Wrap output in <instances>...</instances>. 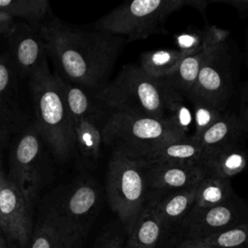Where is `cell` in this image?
<instances>
[{
	"label": "cell",
	"mask_w": 248,
	"mask_h": 248,
	"mask_svg": "<svg viewBox=\"0 0 248 248\" xmlns=\"http://www.w3.org/2000/svg\"><path fill=\"white\" fill-rule=\"evenodd\" d=\"M46 53L65 80L96 93L108 81L126 39L100 30L72 27L59 19L40 23Z\"/></svg>",
	"instance_id": "6da1fadb"
},
{
	"label": "cell",
	"mask_w": 248,
	"mask_h": 248,
	"mask_svg": "<svg viewBox=\"0 0 248 248\" xmlns=\"http://www.w3.org/2000/svg\"><path fill=\"white\" fill-rule=\"evenodd\" d=\"M173 88L165 78L147 75L140 66L125 64L116 77L94 93L109 111L165 120L166 106Z\"/></svg>",
	"instance_id": "7a4b0ae2"
},
{
	"label": "cell",
	"mask_w": 248,
	"mask_h": 248,
	"mask_svg": "<svg viewBox=\"0 0 248 248\" xmlns=\"http://www.w3.org/2000/svg\"><path fill=\"white\" fill-rule=\"evenodd\" d=\"M35 125L39 135L48 144L52 154L65 161L76 149L74 125L62 96L59 76L48 67L30 78Z\"/></svg>",
	"instance_id": "3957f363"
},
{
	"label": "cell",
	"mask_w": 248,
	"mask_h": 248,
	"mask_svg": "<svg viewBox=\"0 0 248 248\" xmlns=\"http://www.w3.org/2000/svg\"><path fill=\"white\" fill-rule=\"evenodd\" d=\"M207 0H134L125 2L93 23L96 30L122 36L126 43L166 34V20L175 11L191 6L203 14Z\"/></svg>",
	"instance_id": "277c9868"
},
{
	"label": "cell",
	"mask_w": 248,
	"mask_h": 248,
	"mask_svg": "<svg viewBox=\"0 0 248 248\" xmlns=\"http://www.w3.org/2000/svg\"><path fill=\"white\" fill-rule=\"evenodd\" d=\"M106 190L110 208L129 234L148 196L144 170L139 161L119 150H112L108 164Z\"/></svg>",
	"instance_id": "5b68a950"
},
{
	"label": "cell",
	"mask_w": 248,
	"mask_h": 248,
	"mask_svg": "<svg viewBox=\"0 0 248 248\" xmlns=\"http://www.w3.org/2000/svg\"><path fill=\"white\" fill-rule=\"evenodd\" d=\"M183 137L168 122L123 112H109L102 128L103 142L129 156Z\"/></svg>",
	"instance_id": "8992f818"
},
{
	"label": "cell",
	"mask_w": 248,
	"mask_h": 248,
	"mask_svg": "<svg viewBox=\"0 0 248 248\" xmlns=\"http://www.w3.org/2000/svg\"><path fill=\"white\" fill-rule=\"evenodd\" d=\"M99 202L100 192L97 183L91 177L79 179L50 209L46 220L71 242L80 247L93 223Z\"/></svg>",
	"instance_id": "52a82bcc"
},
{
	"label": "cell",
	"mask_w": 248,
	"mask_h": 248,
	"mask_svg": "<svg viewBox=\"0 0 248 248\" xmlns=\"http://www.w3.org/2000/svg\"><path fill=\"white\" fill-rule=\"evenodd\" d=\"M232 64V52L228 41L213 46L204 57L188 95L203 99L222 111L227 110L233 91Z\"/></svg>",
	"instance_id": "ba28073f"
},
{
	"label": "cell",
	"mask_w": 248,
	"mask_h": 248,
	"mask_svg": "<svg viewBox=\"0 0 248 248\" xmlns=\"http://www.w3.org/2000/svg\"><path fill=\"white\" fill-rule=\"evenodd\" d=\"M246 222H248V208L235 196L215 206L192 207L178 225L187 236L186 239H202Z\"/></svg>",
	"instance_id": "9c48e42d"
},
{
	"label": "cell",
	"mask_w": 248,
	"mask_h": 248,
	"mask_svg": "<svg viewBox=\"0 0 248 248\" xmlns=\"http://www.w3.org/2000/svg\"><path fill=\"white\" fill-rule=\"evenodd\" d=\"M42 144L35 127L26 130L15 145L9 178L30 202L42 181Z\"/></svg>",
	"instance_id": "30bf717a"
},
{
	"label": "cell",
	"mask_w": 248,
	"mask_h": 248,
	"mask_svg": "<svg viewBox=\"0 0 248 248\" xmlns=\"http://www.w3.org/2000/svg\"><path fill=\"white\" fill-rule=\"evenodd\" d=\"M17 22L10 40L13 63L23 75L30 78L47 67L46 49L40 24Z\"/></svg>",
	"instance_id": "8fae6325"
},
{
	"label": "cell",
	"mask_w": 248,
	"mask_h": 248,
	"mask_svg": "<svg viewBox=\"0 0 248 248\" xmlns=\"http://www.w3.org/2000/svg\"><path fill=\"white\" fill-rule=\"evenodd\" d=\"M29 203L15 183L3 175L0 185V229L22 245L28 242L32 232Z\"/></svg>",
	"instance_id": "7c38bea8"
},
{
	"label": "cell",
	"mask_w": 248,
	"mask_h": 248,
	"mask_svg": "<svg viewBox=\"0 0 248 248\" xmlns=\"http://www.w3.org/2000/svg\"><path fill=\"white\" fill-rule=\"evenodd\" d=\"M140 165L144 170L148 193L191 188L197 186L206 175L205 169L198 165L171 163Z\"/></svg>",
	"instance_id": "4fadbf2b"
},
{
	"label": "cell",
	"mask_w": 248,
	"mask_h": 248,
	"mask_svg": "<svg viewBox=\"0 0 248 248\" xmlns=\"http://www.w3.org/2000/svg\"><path fill=\"white\" fill-rule=\"evenodd\" d=\"M131 157L137 159L140 164L171 163L198 165L204 168L208 155L200 142L190 136L163 142Z\"/></svg>",
	"instance_id": "5bb4252c"
},
{
	"label": "cell",
	"mask_w": 248,
	"mask_h": 248,
	"mask_svg": "<svg viewBox=\"0 0 248 248\" xmlns=\"http://www.w3.org/2000/svg\"><path fill=\"white\" fill-rule=\"evenodd\" d=\"M197 187L198 185L180 190L150 192L146 203L167 229L174 224H179L189 213L194 205Z\"/></svg>",
	"instance_id": "9a60e30c"
},
{
	"label": "cell",
	"mask_w": 248,
	"mask_h": 248,
	"mask_svg": "<svg viewBox=\"0 0 248 248\" xmlns=\"http://www.w3.org/2000/svg\"><path fill=\"white\" fill-rule=\"evenodd\" d=\"M108 116H86L74 124L76 149L81 165L86 169L96 167L101 156L103 143L102 128Z\"/></svg>",
	"instance_id": "2e32d148"
},
{
	"label": "cell",
	"mask_w": 248,
	"mask_h": 248,
	"mask_svg": "<svg viewBox=\"0 0 248 248\" xmlns=\"http://www.w3.org/2000/svg\"><path fill=\"white\" fill-rule=\"evenodd\" d=\"M243 132L238 115L225 110L222 116L209 127L197 140L207 155L227 146L238 143Z\"/></svg>",
	"instance_id": "e0dca14e"
},
{
	"label": "cell",
	"mask_w": 248,
	"mask_h": 248,
	"mask_svg": "<svg viewBox=\"0 0 248 248\" xmlns=\"http://www.w3.org/2000/svg\"><path fill=\"white\" fill-rule=\"evenodd\" d=\"M59 83L67 111L73 125L86 116H108L109 111L84 88L59 77Z\"/></svg>",
	"instance_id": "ac0fdd59"
},
{
	"label": "cell",
	"mask_w": 248,
	"mask_h": 248,
	"mask_svg": "<svg viewBox=\"0 0 248 248\" xmlns=\"http://www.w3.org/2000/svg\"><path fill=\"white\" fill-rule=\"evenodd\" d=\"M230 30L206 24L202 28L190 27L174 37L177 49L183 54H192L209 49L229 40Z\"/></svg>",
	"instance_id": "d6986e66"
},
{
	"label": "cell",
	"mask_w": 248,
	"mask_h": 248,
	"mask_svg": "<svg viewBox=\"0 0 248 248\" xmlns=\"http://www.w3.org/2000/svg\"><path fill=\"white\" fill-rule=\"evenodd\" d=\"M247 162V152L236 143L210 153L204 163V169L206 174L231 179L245 169Z\"/></svg>",
	"instance_id": "ffe728a7"
},
{
	"label": "cell",
	"mask_w": 248,
	"mask_h": 248,
	"mask_svg": "<svg viewBox=\"0 0 248 248\" xmlns=\"http://www.w3.org/2000/svg\"><path fill=\"white\" fill-rule=\"evenodd\" d=\"M165 230L166 227L162 221L145 203L132 232L128 234L126 248H155Z\"/></svg>",
	"instance_id": "44dd1931"
},
{
	"label": "cell",
	"mask_w": 248,
	"mask_h": 248,
	"mask_svg": "<svg viewBox=\"0 0 248 248\" xmlns=\"http://www.w3.org/2000/svg\"><path fill=\"white\" fill-rule=\"evenodd\" d=\"M235 196L230 179L206 174L198 184L193 207L206 208L215 206L228 202Z\"/></svg>",
	"instance_id": "7402d4cb"
},
{
	"label": "cell",
	"mask_w": 248,
	"mask_h": 248,
	"mask_svg": "<svg viewBox=\"0 0 248 248\" xmlns=\"http://www.w3.org/2000/svg\"><path fill=\"white\" fill-rule=\"evenodd\" d=\"M210 49L211 48L184 55L177 68L170 76L163 78H165L173 89L187 96L197 80L202 61Z\"/></svg>",
	"instance_id": "603a6c76"
},
{
	"label": "cell",
	"mask_w": 248,
	"mask_h": 248,
	"mask_svg": "<svg viewBox=\"0 0 248 248\" xmlns=\"http://www.w3.org/2000/svg\"><path fill=\"white\" fill-rule=\"evenodd\" d=\"M184 55L177 48L144 51L140 55V67L149 76L162 78L170 76Z\"/></svg>",
	"instance_id": "cb8c5ba5"
},
{
	"label": "cell",
	"mask_w": 248,
	"mask_h": 248,
	"mask_svg": "<svg viewBox=\"0 0 248 248\" xmlns=\"http://www.w3.org/2000/svg\"><path fill=\"white\" fill-rule=\"evenodd\" d=\"M165 120L181 135L185 137L191 136L190 131L194 127L192 108L186 96L175 89H173L169 97L166 106Z\"/></svg>",
	"instance_id": "d4e9b609"
},
{
	"label": "cell",
	"mask_w": 248,
	"mask_h": 248,
	"mask_svg": "<svg viewBox=\"0 0 248 248\" xmlns=\"http://www.w3.org/2000/svg\"><path fill=\"white\" fill-rule=\"evenodd\" d=\"M193 112L194 132L192 137L198 140L209 127H211L223 114L224 111L210 104L209 102L188 95L186 96Z\"/></svg>",
	"instance_id": "484cf974"
},
{
	"label": "cell",
	"mask_w": 248,
	"mask_h": 248,
	"mask_svg": "<svg viewBox=\"0 0 248 248\" xmlns=\"http://www.w3.org/2000/svg\"><path fill=\"white\" fill-rule=\"evenodd\" d=\"M0 10L7 12L15 18L21 17L27 22L41 20L48 10L46 0H0Z\"/></svg>",
	"instance_id": "4316f807"
},
{
	"label": "cell",
	"mask_w": 248,
	"mask_h": 248,
	"mask_svg": "<svg viewBox=\"0 0 248 248\" xmlns=\"http://www.w3.org/2000/svg\"><path fill=\"white\" fill-rule=\"evenodd\" d=\"M16 79L12 63L4 56L0 57V131L3 132V120L15 105Z\"/></svg>",
	"instance_id": "83f0119b"
},
{
	"label": "cell",
	"mask_w": 248,
	"mask_h": 248,
	"mask_svg": "<svg viewBox=\"0 0 248 248\" xmlns=\"http://www.w3.org/2000/svg\"><path fill=\"white\" fill-rule=\"evenodd\" d=\"M30 248H79L46 219L31 236Z\"/></svg>",
	"instance_id": "f1b7e54d"
},
{
	"label": "cell",
	"mask_w": 248,
	"mask_h": 248,
	"mask_svg": "<svg viewBox=\"0 0 248 248\" xmlns=\"http://www.w3.org/2000/svg\"><path fill=\"white\" fill-rule=\"evenodd\" d=\"M202 240L212 248H248V222Z\"/></svg>",
	"instance_id": "f546056e"
},
{
	"label": "cell",
	"mask_w": 248,
	"mask_h": 248,
	"mask_svg": "<svg viewBox=\"0 0 248 248\" xmlns=\"http://www.w3.org/2000/svg\"><path fill=\"white\" fill-rule=\"evenodd\" d=\"M94 248H123V236L113 230H108L100 234Z\"/></svg>",
	"instance_id": "4dcf8cb0"
},
{
	"label": "cell",
	"mask_w": 248,
	"mask_h": 248,
	"mask_svg": "<svg viewBox=\"0 0 248 248\" xmlns=\"http://www.w3.org/2000/svg\"><path fill=\"white\" fill-rule=\"evenodd\" d=\"M238 118L243 131L248 133V81L242 85L240 90Z\"/></svg>",
	"instance_id": "1f68e13d"
},
{
	"label": "cell",
	"mask_w": 248,
	"mask_h": 248,
	"mask_svg": "<svg viewBox=\"0 0 248 248\" xmlns=\"http://www.w3.org/2000/svg\"><path fill=\"white\" fill-rule=\"evenodd\" d=\"M17 22L16 18L5 11L0 10V34L9 38L14 32Z\"/></svg>",
	"instance_id": "d6a6232c"
},
{
	"label": "cell",
	"mask_w": 248,
	"mask_h": 248,
	"mask_svg": "<svg viewBox=\"0 0 248 248\" xmlns=\"http://www.w3.org/2000/svg\"><path fill=\"white\" fill-rule=\"evenodd\" d=\"M223 3L234 8L240 18L248 16V0H211L210 3Z\"/></svg>",
	"instance_id": "836d02e7"
},
{
	"label": "cell",
	"mask_w": 248,
	"mask_h": 248,
	"mask_svg": "<svg viewBox=\"0 0 248 248\" xmlns=\"http://www.w3.org/2000/svg\"><path fill=\"white\" fill-rule=\"evenodd\" d=\"M178 248H212L202 239H185Z\"/></svg>",
	"instance_id": "e575fe53"
},
{
	"label": "cell",
	"mask_w": 248,
	"mask_h": 248,
	"mask_svg": "<svg viewBox=\"0 0 248 248\" xmlns=\"http://www.w3.org/2000/svg\"><path fill=\"white\" fill-rule=\"evenodd\" d=\"M246 57H247V63H248V30H247V37H246Z\"/></svg>",
	"instance_id": "d590c367"
},
{
	"label": "cell",
	"mask_w": 248,
	"mask_h": 248,
	"mask_svg": "<svg viewBox=\"0 0 248 248\" xmlns=\"http://www.w3.org/2000/svg\"><path fill=\"white\" fill-rule=\"evenodd\" d=\"M0 247H2V248H6V246H5V242H4V240L2 239V237L0 236Z\"/></svg>",
	"instance_id": "8d00e7d4"
},
{
	"label": "cell",
	"mask_w": 248,
	"mask_h": 248,
	"mask_svg": "<svg viewBox=\"0 0 248 248\" xmlns=\"http://www.w3.org/2000/svg\"><path fill=\"white\" fill-rule=\"evenodd\" d=\"M2 177H3V173L1 172V170H0V185H1V180H2Z\"/></svg>",
	"instance_id": "74e56055"
},
{
	"label": "cell",
	"mask_w": 248,
	"mask_h": 248,
	"mask_svg": "<svg viewBox=\"0 0 248 248\" xmlns=\"http://www.w3.org/2000/svg\"><path fill=\"white\" fill-rule=\"evenodd\" d=\"M1 133H2V132H0V136H1Z\"/></svg>",
	"instance_id": "f35d334b"
},
{
	"label": "cell",
	"mask_w": 248,
	"mask_h": 248,
	"mask_svg": "<svg viewBox=\"0 0 248 248\" xmlns=\"http://www.w3.org/2000/svg\"><path fill=\"white\" fill-rule=\"evenodd\" d=\"M0 248H2V247H0Z\"/></svg>",
	"instance_id": "ab89813d"
},
{
	"label": "cell",
	"mask_w": 248,
	"mask_h": 248,
	"mask_svg": "<svg viewBox=\"0 0 248 248\" xmlns=\"http://www.w3.org/2000/svg\"><path fill=\"white\" fill-rule=\"evenodd\" d=\"M0 132H2V131H0Z\"/></svg>",
	"instance_id": "60d3db41"
}]
</instances>
